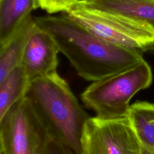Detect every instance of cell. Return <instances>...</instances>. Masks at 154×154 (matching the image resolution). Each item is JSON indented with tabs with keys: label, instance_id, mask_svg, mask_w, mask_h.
<instances>
[{
	"label": "cell",
	"instance_id": "obj_1",
	"mask_svg": "<svg viewBox=\"0 0 154 154\" xmlns=\"http://www.w3.org/2000/svg\"><path fill=\"white\" fill-rule=\"evenodd\" d=\"M48 32L79 76L96 81L125 70L144 59L141 52L105 41L66 14L34 17Z\"/></svg>",
	"mask_w": 154,
	"mask_h": 154
},
{
	"label": "cell",
	"instance_id": "obj_2",
	"mask_svg": "<svg viewBox=\"0 0 154 154\" xmlns=\"http://www.w3.org/2000/svg\"><path fill=\"white\" fill-rule=\"evenodd\" d=\"M52 138L80 154L84 126L90 116L58 73L31 81L25 96Z\"/></svg>",
	"mask_w": 154,
	"mask_h": 154
},
{
	"label": "cell",
	"instance_id": "obj_3",
	"mask_svg": "<svg viewBox=\"0 0 154 154\" xmlns=\"http://www.w3.org/2000/svg\"><path fill=\"white\" fill-rule=\"evenodd\" d=\"M152 79L151 67L143 60L125 70L93 82L82 92L81 99L99 118L127 117L131 99L148 88Z\"/></svg>",
	"mask_w": 154,
	"mask_h": 154
},
{
	"label": "cell",
	"instance_id": "obj_4",
	"mask_svg": "<svg viewBox=\"0 0 154 154\" xmlns=\"http://www.w3.org/2000/svg\"><path fill=\"white\" fill-rule=\"evenodd\" d=\"M65 14L111 43L140 52L154 51V26L144 20L78 5Z\"/></svg>",
	"mask_w": 154,
	"mask_h": 154
},
{
	"label": "cell",
	"instance_id": "obj_5",
	"mask_svg": "<svg viewBox=\"0 0 154 154\" xmlns=\"http://www.w3.org/2000/svg\"><path fill=\"white\" fill-rule=\"evenodd\" d=\"M52 139L26 96L0 120V154H45Z\"/></svg>",
	"mask_w": 154,
	"mask_h": 154
},
{
	"label": "cell",
	"instance_id": "obj_6",
	"mask_svg": "<svg viewBox=\"0 0 154 154\" xmlns=\"http://www.w3.org/2000/svg\"><path fill=\"white\" fill-rule=\"evenodd\" d=\"M80 154H141L128 117H89L84 126Z\"/></svg>",
	"mask_w": 154,
	"mask_h": 154
},
{
	"label": "cell",
	"instance_id": "obj_7",
	"mask_svg": "<svg viewBox=\"0 0 154 154\" xmlns=\"http://www.w3.org/2000/svg\"><path fill=\"white\" fill-rule=\"evenodd\" d=\"M59 52L52 36L36 23L25 45L20 63L31 81L57 73Z\"/></svg>",
	"mask_w": 154,
	"mask_h": 154
},
{
	"label": "cell",
	"instance_id": "obj_8",
	"mask_svg": "<svg viewBox=\"0 0 154 154\" xmlns=\"http://www.w3.org/2000/svg\"><path fill=\"white\" fill-rule=\"evenodd\" d=\"M76 5L144 20L154 26V0H79Z\"/></svg>",
	"mask_w": 154,
	"mask_h": 154
},
{
	"label": "cell",
	"instance_id": "obj_9",
	"mask_svg": "<svg viewBox=\"0 0 154 154\" xmlns=\"http://www.w3.org/2000/svg\"><path fill=\"white\" fill-rule=\"evenodd\" d=\"M37 7V0H0L1 47L10 40Z\"/></svg>",
	"mask_w": 154,
	"mask_h": 154
},
{
	"label": "cell",
	"instance_id": "obj_10",
	"mask_svg": "<svg viewBox=\"0 0 154 154\" xmlns=\"http://www.w3.org/2000/svg\"><path fill=\"white\" fill-rule=\"evenodd\" d=\"M138 140L141 154H154V103L137 101L127 116Z\"/></svg>",
	"mask_w": 154,
	"mask_h": 154
},
{
	"label": "cell",
	"instance_id": "obj_11",
	"mask_svg": "<svg viewBox=\"0 0 154 154\" xmlns=\"http://www.w3.org/2000/svg\"><path fill=\"white\" fill-rule=\"evenodd\" d=\"M36 26L31 15L25 20L14 35L0 50V81L14 68L20 65L25 45Z\"/></svg>",
	"mask_w": 154,
	"mask_h": 154
},
{
	"label": "cell",
	"instance_id": "obj_12",
	"mask_svg": "<svg viewBox=\"0 0 154 154\" xmlns=\"http://www.w3.org/2000/svg\"><path fill=\"white\" fill-rule=\"evenodd\" d=\"M31 80L21 65L0 81V120L19 100L25 97Z\"/></svg>",
	"mask_w": 154,
	"mask_h": 154
},
{
	"label": "cell",
	"instance_id": "obj_13",
	"mask_svg": "<svg viewBox=\"0 0 154 154\" xmlns=\"http://www.w3.org/2000/svg\"><path fill=\"white\" fill-rule=\"evenodd\" d=\"M79 0H37L38 7L49 14L66 13L73 8Z\"/></svg>",
	"mask_w": 154,
	"mask_h": 154
},
{
	"label": "cell",
	"instance_id": "obj_14",
	"mask_svg": "<svg viewBox=\"0 0 154 154\" xmlns=\"http://www.w3.org/2000/svg\"><path fill=\"white\" fill-rule=\"evenodd\" d=\"M45 154H75L69 147L52 139Z\"/></svg>",
	"mask_w": 154,
	"mask_h": 154
},
{
	"label": "cell",
	"instance_id": "obj_15",
	"mask_svg": "<svg viewBox=\"0 0 154 154\" xmlns=\"http://www.w3.org/2000/svg\"><path fill=\"white\" fill-rule=\"evenodd\" d=\"M153 103H154V102H153Z\"/></svg>",
	"mask_w": 154,
	"mask_h": 154
}]
</instances>
